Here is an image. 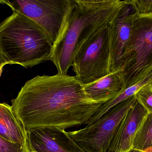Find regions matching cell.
<instances>
[{"instance_id": "1", "label": "cell", "mask_w": 152, "mask_h": 152, "mask_svg": "<svg viewBox=\"0 0 152 152\" xmlns=\"http://www.w3.org/2000/svg\"><path fill=\"white\" fill-rule=\"evenodd\" d=\"M11 102L26 131L44 127L65 130L86 125L104 104L93 101L75 76L58 73L27 81Z\"/></svg>"}, {"instance_id": "2", "label": "cell", "mask_w": 152, "mask_h": 152, "mask_svg": "<svg viewBox=\"0 0 152 152\" xmlns=\"http://www.w3.org/2000/svg\"><path fill=\"white\" fill-rule=\"evenodd\" d=\"M124 1L69 0L65 19L50 59L58 74L67 75L76 53L90 37L108 24Z\"/></svg>"}, {"instance_id": "3", "label": "cell", "mask_w": 152, "mask_h": 152, "mask_svg": "<svg viewBox=\"0 0 152 152\" xmlns=\"http://www.w3.org/2000/svg\"><path fill=\"white\" fill-rule=\"evenodd\" d=\"M53 49L46 32L17 11L0 23V53L8 64L32 68L50 60Z\"/></svg>"}, {"instance_id": "4", "label": "cell", "mask_w": 152, "mask_h": 152, "mask_svg": "<svg viewBox=\"0 0 152 152\" xmlns=\"http://www.w3.org/2000/svg\"><path fill=\"white\" fill-rule=\"evenodd\" d=\"M152 71V13H136L123 64L118 70L124 89L138 83Z\"/></svg>"}, {"instance_id": "5", "label": "cell", "mask_w": 152, "mask_h": 152, "mask_svg": "<svg viewBox=\"0 0 152 152\" xmlns=\"http://www.w3.org/2000/svg\"><path fill=\"white\" fill-rule=\"evenodd\" d=\"M73 70L83 84L96 82L110 71V49L108 24L90 37L76 53Z\"/></svg>"}, {"instance_id": "6", "label": "cell", "mask_w": 152, "mask_h": 152, "mask_svg": "<svg viewBox=\"0 0 152 152\" xmlns=\"http://www.w3.org/2000/svg\"><path fill=\"white\" fill-rule=\"evenodd\" d=\"M136 101L135 95L113 107L95 123L68 134L85 152H107L120 123Z\"/></svg>"}, {"instance_id": "7", "label": "cell", "mask_w": 152, "mask_h": 152, "mask_svg": "<svg viewBox=\"0 0 152 152\" xmlns=\"http://www.w3.org/2000/svg\"><path fill=\"white\" fill-rule=\"evenodd\" d=\"M4 4L41 27L54 43L61 30L69 6V0L5 1Z\"/></svg>"}, {"instance_id": "8", "label": "cell", "mask_w": 152, "mask_h": 152, "mask_svg": "<svg viewBox=\"0 0 152 152\" xmlns=\"http://www.w3.org/2000/svg\"><path fill=\"white\" fill-rule=\"evenodd\" d=\"M136 12L130 0H126L108 23L110 49V71L119 70L132 32Z\"/></svg>"}, {"instance_id": "9", "label": "cell", "mask_w": 152, "mask_h": 152, "mask_svg": "<svg viewBox=\"0 0 152 152\" xmlns=\"http://www.w3.org/2000/svg\"><path fill=\"white\" fill-rule=\"evenodd\" d=\"M27 132L31 152H85L65 130L44 127Z\"/></svg>"}, {"instance_id": "10", "label": "cell", "mask_w": 152, "mask_h": 152, "mask_svg": "<svg viewBox=\"0 0 152 152\" xmlns=\"http://www.w3.org/2000/svg\"><path fill=\"white\" fill-rule=\"evenodd\" d=\"M148 113L137 101L120 123L107 152H127L132 149L135 137Z\"/></svg>"}, {"instance_id": "11", "label": "cell", "mask_w": 152, "mask_h": 152, "mask_svg": "<svg viewBox=\"0 0 152 152\" xmlns=\"http://www.w3.org/2000/svg\"><path fill=\"white\" fill-rule=\"evenodd\" d=\"M0 136L12 142L28 144L27 132L11 106L0 103Z\"/></svg>"}, {"instance_id": "12", "label": "cell", "mask_w": 152, "mask_h": 152, "mask_svg": "<svg viewBox=\"0 0 152 152\" xmlns=\"http://www.w3.org/2000/svg\"><path fill=\"white\" fill-rule=\"evenodd\" d=\"M87 94L94 101L105 104L124 90L118 71L111 72L99 80L84 85Z\"/></svg>"}, {"instance_id": "13", "label": "cell", "mask_w": 152, "mask_h": 152, "mask_svg": "<svg viewBox=\"0 0 152 152\" xmlns=\"http://www.w3.org/2000/svg\"><path fill=\"white\" fill-rule=\"evenodd\" d=\"M152 81V71L143 79L137 84L124 89L113 99L103 104L96 113L88 120L87 123V126H89L98 121L113 107L134 96L138 90L144 86L150 84Z\"/></svg>"}, {"instance_id": "14", "label": "cell", "mask_w": 152, "mask_h": 152, "mask_svg": "<svg viewBox=\"0 0 152 152\" xmlns=\"http://www.w3.org/2000/svg\"><path fill=\"white\" fill-rule=\"evenodd\" d=\"M152 147V113H148L135 137L132 149L143 151Z\"/></svg>"}, {"instance_id": "15", "label": "cell", "mask_w": 152, "mask_h": 152, "mask_svg": "<svg viewBox=\"0 0 152 152\" xmlns=\"http://www.w3.org/2000/svg\"><path fill=\"white\" fill-rule=\"evenodd\" d=\"M137 101L148 112L152 113V89L150 84L143 87L136 93Z\"/></svg>"}, {"instance_id": "16", "label": "cell", "mask_w": 152, "mask_h": 152, "mask_svg": "<svg viewBox=\"0 0 152 152\" xmlns=\"http://www.w3.org/2000/svg\"><path fill=\"white\" fill-rule=\"evenodd\" d=\"M0 152H31L28 144L12 142L0 136Z\"/></svg>"}, {"instance_id": "17", "label": "cell", "mask_w": 152, "mask_h": 152, "mask_svg": "<svg viewBox=\"0 0 152 152\" xmlns=\"http://www.w3.org/2000/svg\"><path fill=\"white\" fill-rule=\"evenodd\" d=\"M130 1L137 14L152 13V0H130Z\"/></svg>"}, {"instance_id": "18", "label": "cell", "mask_w": 152, "mask_h": 152, "mask_svg": "<svg viewBox=\"0 0 152 152\" xmlns=\"http://www.w3.org/2000/svg\"><path fill=\"white\" fill-rule=\"evenodd\" d=\"M6 64H8V63L4 58L3 57L1 54L0 53V77H1L3 71V68L4 66H5Z\"/></svg>"}, {"instance_id": "19", "label": "cell", "mask_w": 152, "mask_h": 152, "mask_svg": "<svg viewBox=\"0 0 152 152\" xmlns=\"http://www.w3.org/2000/svg\"><path fill=\"white\" fill-rule=\"evenodd\" d=\"M127 152H145L142 151H138V150H134V149H132L129 150V151Z\"/></svg>"}, {"instance_id": "20", "label": "cell", "mask_w": 152, "mask_h": 152, "mask_svg": "<svg viewBox=\"0 0 152 152\" xmlns=\"http://www.w3.org/2000/svg\"><path fill=\"white\" fill-rule=\"evenodd\" d=\"M142 151L145 152H152V147L144 150V151Z\"/></svg>"}, {"instance_id": "21", "label": "cell", "mask_w": 152, "mask_h": 152, "mask_svg": "<svg viewBox=\"0 0 152 152\" xmlns=\"http://www.w3.org/2000/svg\"><path fill=\"white\" fill-rule=\"evenodd\" d=\"M5 3V1H1L0 0V4H4Z\"/></svg>"}, {"instance_id": "22", "label": "cell", "mask_w": 152, "mask_h": 152, "mask_svg": "<svg viewBox=\"0 0 152 152\" xmlns=\"http://www.w3.org/2000/svg\"><path fill=\"white\" fill-rule=\"evenodd\" d=\"M150 86H151V87L152 89V81L151 82V83L150 84Z\"/></svg>"}]
</instances>
